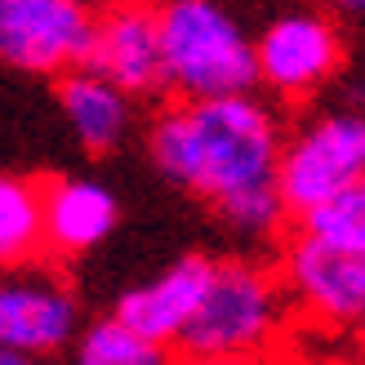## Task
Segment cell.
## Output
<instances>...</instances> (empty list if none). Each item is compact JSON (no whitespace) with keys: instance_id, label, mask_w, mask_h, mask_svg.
Listing matches in <instances>:
<instances>
[{"instance_id":"obj_1","label":"cell","mask_w":365,"mask_h":365,"mask_svg":"<svg viewBox=\"0 0 365 365\" xmlns=\"http://www.w3.org/2000/svg\"><path fill=\"white\" fill-rule=\"evenodd\" d=\"M285 134L277 112L254 98L178 103L160 112L148 148L156 170L178 187L196 192L241 236H267L281 227V156Z\"/></svg>"},{"instance_id":"obj_2","label":"cell","mask_w":365,"mask_h":365,"mask_svg":"<svg viewBox=\"0 0 365 365\" xmlns=\"http://www.w3.org/2000/svg\"><path fill=\"white\" fill-rule=\"evenodd\" d=\"M165 81L182 103L241 98L259 81V53L245 27L210 0H174L160 9Z\"/></svg>"},{"instance_id":"obj_3","label":"cell","mask_w":365,"mask_h":365,"mask_svg":"<svg viewBox=\"0 0 365 365\" xmlns=\"http://www.w3.org/2000/svg\"><path fill=\"white\" fill-rule=\"evenodd\" d=\"M285 317V289L267 267L250 259H223L210 294L192 317L178 348L210 361H263Z\"/></svg>"},{"instance_id":"obj_4","label":"cell","mask_w":365,"mask_h":365,"mask_svg":"<svg viewBox=\"0 0 365 365\" xmlns=\"http://www.w3.org/2000/svg\"><path fill=\"white\" fill-rule=\"evenodd\" d=\"M365 182V107H330L299 125L281 156L285 214H312Z\"/></svg>"},{"instance_id":"obj_5","label":"cell","mask_w":365,"mask_h":365,"mask_svg":"<svg viewBox=\"0 0 365 365\" xmlns=\"http://www.w3.org/2000/svg\"><path fill=\"white\" fill-rule=\"evenodd\" d=\"M98 18L76 0H0V63L67 76L89 63Z\"/></svg>"},{"instance_id":"obj_6","label":"cell","mask_w":365,"mask_h":365,"mask_svg":"<svg viewBox=\"0 0 365 365\" xmlns=\"http://www.w3.org/2000/svg\"><path fill=\"white\" fill-rule=\"evenodd\" d=\"M259 53V81L281 98H307L334 81L343 67V31L334 18L294 9L281 14L254 36Z\"/></svg>"},{"instance_id":"obj_7","label":"cell","mask_w":365,"mask_h":365,"mask_svg":"<svg viewBox=\"0 0 365 365\" xmlns=\"http://www.w3.org/2000/svg\"><path fill=\"white\" fill-rule=\"evenodd\" d=\"M285 294L321 325L365 321V250H339L317 236L294 232L281 259Z\"/></svg>"},{"instance_id":"obj_8","label":"cell","mask_w":365,"mask_h":365,"mask_svg":"<svg viewBox=\"0 0 365 365\" xmlns=\"http://www.w3.org/2000/svg\"><path fill=\"white\" fill-rule=\"evenodd\" d=\"M81 321L76 294L53 272H9L0 277V348L18 356H49L71 343Z\"/></svg>"},{"instance_id":"obj_9","label":"cell","mask_w":365,"mask_h":365,"mask_svg":"<svg viewBox=\"0 0 365 365\" xmlns=\"http://www.w3.org/2000/svg\"><path fill=\"white\" fill-rule=\"evenodd\" d=\"M94 76L116 85L125 98H152L165 81V49H160V9L148 5H116L98 18L89 63Z\"/></svg>"},{"instance_id":"obj_10","label":"cell","mask_w":365,"mask_h":365,"mask_svg":"<svg viewBox=\"0 0 365 365\" xmlns=\"http://www.w3.org/2000/svg\"><path fill=\"white\" fill-rule=\"evenodd\" d=\"M214 267L218 263L205 259V254H182L160 277L125 289L112 317L120 325H130L134 334H143L148 343H160V348H165V343H182L192 317L200 312V303L210 294Z\"/></svg>"},{"instance_id":"obj_11","label":"cell","mask_w":365,"mask_h":365,"mask_svg":"<svg viewBox=\"0 0 365 365\" xmlns=\"http://www.w3.org/2000/svg\"><path fill=\"white\" fill-rule=\"evenodd\" d=\"M120 218V205L112 187H103L98 178H53L45 182V236H49V250L67 254H89L94 245H103L112 236Z\"/></svg>"},{"instance_id":"obj_12","label":"cell","mask_w":365,"mask_h":365,"mask_svg":"<svg viewBox=\"0 0 365 365\" xmlns=\"http://www.w3.org/2000/svg\"><path fill=\"white\" fill-rule=\"evenodd\" d=\"M58 103H63V116L85 152H112L125 138V130H130V103L134 98H125L116 85H107L89 67L67 71L58 81Z\"/></svg>"},{"instance_id":"obj_13","label":"cell","mask_w":365,"mask_h":365,"mask_svg":"<svg viewBox=\"0 0 365 365\" xmlns=\"http://www.w3.org/2000/svg\"><path fill=\"white\" fill-rule=\"evenodd\" d=\"M49 250L45 236V182L0 170V277L27 272L31 259Z\"/></svg>"},{"instance_id":"obj_14","label":"cell","mask_w":365,"mask_h":365,"mask_svg":"<svg viewBox=\"0 0 365 365\" xmlns=\"http://www.w3.org/2000/svg\"><path fill=\"white\" fill-rule=\"evenodd\" d=\"M76 365H170L160 343H148L116 317L94 321L76 343Z\"/></svg>"},{"instance_id":"obj_15","label":"cell","mask_w":365,"mask_h":365,"mask_svg":"<svg viewBox=\"0 0 365 365\" xmlns=\"http://www.w3.org/2000/svg\"><path fill=\"white\" fill-rule=\"evenodd\" d=\"M299 232L317 236L325 245H339V250H365V182L339 192L334 200H325L321 210L303 214Z\"/></svg>"},{"instance_id":"obj_16","label":"cell","mask_w":365,"mask_h":365,"mask_svg":"<svg viewBox=\"0 0 365 365\" xmlns=\"http://www.w3.org/2000/svg\"><path fill=\"white\" fill-rule=\"evenodd\" d=\"M182 365H267V361H210V356H187Z\"/></svg>"},{"instance_id":"obj_17","label":"cell","mask_w":365,"mask_h":365,"mask_svg":"<svg viewBox=\"0 0 365 365\" xmlns=\"http://www.w3.org/2000/svg\"><path fill=\"white\" fill-rule=\"evenodd\" d=\"M0 365H36L31 356H18V352H9V348H0Z\"/></svg>"},{"instance_id":"obj_18","label":"cell","mask_w":365,"mask_h":365,"mask_svg":"<svg viewBox=\"0 0 365 365\" xmlns=\"http://www.w3.org/2000/svg\"><path fill=\"white\" fill-rule=\"evenodd\" d=\"M356 339H361V356H365V321H361V330H356Z\"/></svg>"}]
</instances>
